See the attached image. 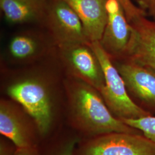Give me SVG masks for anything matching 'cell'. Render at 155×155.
Returning a JSON list of instances; mask_svg holds the SVG:
<instances>
[{
  "label": "cell",
  "instance_id": "obj_1",
  "mask_svg": "<svg viewBox=\"0 0 155 155\" xmlns=\"http://www.w3.org/2000/svg\"><path fill=\"white\" fill-rule=\"evenodd\" d=\"M99 93L82 80L74 82L70 87L72 111L85 130L97 136L116 132L143 134L114 116Z\"/></svg>",
  "mask_w": 155,
  "mask_h": 155
},
{
  "label": "cell",
  "instance_id": "obj_2",
  "mask_svg": "<svg viewBox=\"0 0 155 155\" xmlns=\"http://www.w3.org/2000/svg\"><path fill=\"white\" fill-rule=\"evenodd\" d=\"M89 45L97 56L104 74L105 84L100 93L112 114L120 120L152 115L132 100L121 74L100 41L91 42Z\"/></svg>",
  "mask_w": 155,
  "mask_h": 155
},
{
  "label": "cell",
  "instance_id": "obj_3",
  "mask_svg": "<svg viewBox=\"0 0 155 155\" xmlns=\"http://www.w3.org/2000/svg\"><path fill=\"white\" fill-rule=\"evenodd\" d=\"M7 93L33 118L41 133L48 132L52 122V107L48 91L43 83L33 79H25L12 84Z\"/></svg>",
  "mask_w": 155,
  "mask_h": 155
},
{
  "label": "cell",
  "instance_id": "obj_4",
  "mask_svg": "<svg viewBox=\"0 0 155 155\" xmlns=\"http://www.w3.org/2000/svg\"><path fill=\"white\" fill-rule=\"evenodd\" d=\"M116 61L113 63L123 78L132 100L150 114H155V70L127 59Z\"/></svg>",
  "mask_w": 155,
  "mask_h": 155
},
{
  "label": "cell",
  "instance_id": "obj_5",
  "mask_svg": "<svg viewBox=\"0 0 155 155\" xmlns=\"http://www.w3.org/2000/svg\"><path fill=\"white\" fill-rule=\"evenodd\" d=\"M126 17L132 35L122 59L137 62L155 70V21L148 18L144 9L137 6L126 14Z\"/></svg>",
  "mask_w": 155,
  "mask_h": 155
},
{
  "label": "cell",
  "instance_id": "obj_6",
  "mask_svg": "<svg viewBox=\"0 0 155 155\" xmlns=\"http://www.w3.org/2000/svg\"><path fill=\"white\" fill-rule=\"evenodd\" d=\"M81 155H155V144L143 134L109 133L90 140Z\"/></svg>",
  "mask_w": 155,
  "mask_h": 155
},
{
  "label": "cell",
  "instance_id": "obj_7",
  "mask_svg": "<svg viewBox=\"0 0 155 155\" xmlns=\"http://www.w3.org/2000/svg\"><path fill=\"white\" fill-rule=\"evenodd\" d=\"M45 17L61 47L90 43L80 18L64 1L51 0L48 2Z\"/></svg>",
  "mask_w": 155,
  "mask_h": 155
},
{
  "label": "cell",
  "instance_id": "obj_8",
  "mask_svg": "<svg viewBox=\"0 0 155 155\" xmlns=\"http://www.w3.org/2000/svg\"><path fill=\"white\" fill-rule=\"evenodd\" d=\"M107 22L100 44L112 60L124 58L129 43L132 29L118 0H107Z\"/></svg>",
  "mask_w": 155,
  "mask_h": 155
},
{
  "label": "cell",
  "instance_id": "obj_9",
  "mask_svg": "<svg viewBox=\"0 0 155 155\" xmlns=\"http://www.w3.org/2000/svg\"><path fill=\"white\" fill-rule=\"evenodd\" d=\"M67 66L81 80L100 91L105 84L100 61L89 44H77L61 47Z\"/></svg>",
  "mask_w": 155,
  "mask_h": 155
},
{
  "label": "cell",
  "instance_id": "obj_10",
  "mask_svg": "<svg viewBox=\"0 0 155 155\" xmlns=\"http://www.w3.org/2000/svg\"><path fill=\"white\" fill-rule=\"evenodd\" d=\"M77 13L89 41H100L107 22V0H63Z\"/></svg>",
  "mask_w": 155,
  "mask_h": 155
},
{
  "label": "cell",
  "instance_id": "obj_11",
  "mask_svg": "<svg viewBox=\"0 0 155 155\" xmlns=\"http://www.w3.org/2000/svg\"><path fill=\"white\" fill-rule=\"evenodd\" d=\"M47 0H0L4 17L12 24H24L45 17Z\"/></svg>",
  "mask_w": 155,
  "mask_h": 155
},
{
  "label": "cell",
  "instance_id": "obj_12",
  "mask_svg": "<svg viewBox=\"0 0 155 155\" xmlns=\"http://www.w3.org/2000/svg\"><path fill=\"white\" fill-rule=\"evenodd\" d=\"M0 132L11 140L17 148L32 147L21 120L10 104L1 101L0 105Z\"/></svg>",
  "mask_w": 155,
  "mask_h": 155
},
{
  "label": "cell",
  "instance_id": "obj_13",
  "mask_svg": "<svg viewBox=\"0 0 155 155\" xmlns=\"http://www.w3.org/2000/svg\"><path fill=\"white\" fill-rule=\"evenodd\" d=\"M38 51V43L27 35H19L12 39L9 51L12 56L18 60H24L35 55Z\"/></svg>",
  "mask_w": 155,
  "mask_h": 155
},
{
  "label": "cell",
  "instance_id": "obj_14",
  "mask_svg": "<svg viewBox=\"0 0 155 155\" xmlns=\"http://www.w3.org/2000/svg\"><path fill=\"white\" fill-rule=\"evenodd\" d=\"M130 127L137 129L145 137L155 144V116L150 115L136 119H121Z\"/></svg>",
  "mask_w": 155,
  "mask_h": 155
},
{
  "label": "cell",
  "instance_id": "obj_15",
  "mask_svg": "<svg viewBox=\"0 0 155 155\" xmlns=\"http://www.w3.org/2000/svg\"><path fill=\"white\" fill-rule=\"evenodd\" d=\"M13 155H36L33 147L27 148H17Z\"/></svg>",
  "mask_w": 155,
  "mask_h": 155
},
{
  "label": "cell",
  "instance_id": "obj_16",
  "mask_svg": "<svg viewBox=\"0 0 155 155\" xmlns=\"http://www.w3.org/2000/svg\"><path fill=\"white\" fill-rule=\"evenodd\" d=\"M141 8L148 10L154 4L155 0H137Z\"/></svg>",
  "mask_w": 155,
  "mask_h": 155
},
{
  "label": "cell",
  "instance_id": "obj_17",
  "mask_svg": "<svg viewBox=\"0 0 155 155\" xmlns=\"http://www.w3.org/2000/svg\"><path fill=\"white\" fill-rule=\"evenodd\" d=\"M75 141H73L68 144L61 155H73V151H74V147L75 145Z\"/></svg>",
  "mask_w": 155,
  "mask_h": 155
},
{
  "label": "cell",
  "instance_id": "obj_18",
  "mask_svg": "<svg viewBox=\"0 0 155 155\" xmlns=\"http://www.w3.org/2000/svg\"><path fill=\"white\" fill-rule=\"evenodd\" d=\"M148 11L149 12L150 16L152 17L153 20L155 21V2Z\"/></svg>",
  "mask_w": 155,
  "mask_h": 155
}]
</instances>
